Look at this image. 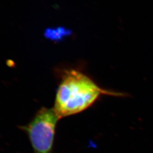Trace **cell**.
I'll list each match as a JSON object with an SVG mask.
<instances>
[{"mask_svg":"<svg viewBox=\"0 0 153 153\" xmlns=\"http://www.w3.org/2000/svg\"><path fill=\"white\" fill-rule=\"evenodd\" d=\"M102 95H120L100 88L81 71H66L56 96L53 109L60 118L75 115L88 109Z\"/></svg>","mask_w":153,"mask_h":153,"instance_id":"cell-1","label":"cell"},{"mask_svg":"<svg viewBox=\"0 0 153 153\" xmlns=\"http://www.w3.org/2000/svg\"><path fill=\"white\" fill-rule=\"evenodd\" d=\"M60 118L53 108H41L23 127L35 153H51L56 124Z\"/></svg>","mask_w":153,"mask_h":153,"instance_id":"cell-2","label":"cell"},{"mask_svg":"<svg viewBox=\"0 0 153 153\" xmlns=\"http://www.w3.org/2000/svg\"><path fill=\"white\" fill-rule=\"evenodd\" d=\"M68 33V32H66V30L65 29H52L48 30L47 32H46V35L47 37L52 39H60Z\"/></svg>","mask_w":153,"mask_h":153,"instance_id":"cell-3","label":"cell"}]
</instances>
